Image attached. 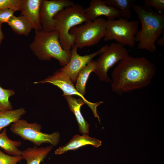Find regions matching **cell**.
<instances>
[{"mask_svg": "<svg viewBox=\"0 0 164 164\" xmlns=\"http://www.w3.org/2000/svg\"><path fill=\"white\" fill-rule=\"evenodd\" d=\"M156 67L147 58L130 56L121 60L111 74V88L118 95L141 89L151 83Z\"/></svg>", "mask_w": 164, "mask_h": 164, "instance_id": "1", "label": "cell"}, {"mask_svg": "<svg viewBox=\"0 0 164 164\" xmlns=\"http://www.w3.org/2000/svg\"><path fill=\"white\" fill-rule=\"evenodd\" d=\"M133 7L142 24L135 36L138 48L154 53L156 50L155 42L164 30V13L145 6L135 4Z\"/></svg>", "mask_w": 164, "mask_h": 164, "instance_id": "2", "label": "cell"}, {"mask_svg": "<svg viewBox=\"0 0 164 164\" xmlns=\"http://www.w3.org/2000/svg\"><path fill=\"white\" fill-rule=\"evenodd\" d=\"M29 46L39 60L50 61L53 58L58 60L63 67L68 63L71 56V50L66 51L62 47L59 33L56 31L35 30L34 40Z\"/></svg>", "mask_w": 164, "mask_h": 164, "instance_id": "3", "label": "cell"}, {"mask_svg": "<svg viewBox=\"0 0 164 164\" xmlns=\"http://www.w3.org/2000/svg\"><path fill=\"white\" fill-rule=\"evenodd\" d=\"M54 20V31L59 33L61 45L63 50L70 51L74 44V38L69 33L70 30L89 20L82 6L74 4L59 12Z\"/></svg>", "mask_w": 164, "mask_h": 164, "instance_id": "4", "label": "cell"}, {"mask_svg": "<svg viewBox=\"0 0 164 164\" xmlns=\"http://www.w3.org/2000/svg\"><path fill=\"white\" fill-rule=\"evenodd\" d=\"M42 126L36 122L29 123L23 119H20L11 124V131L22 139L29 141L35 146L39 147L43 143L56 146L60 142V134L58 132L51 134L41 132Z\"/></svg>", "mask_w": 164, "mask_h": 164, "instance_id": "5", "label": "cell"}, {"mask_svg": "<svg viewBox=\"0 0 164 164\" xmlns=\"http://www.w3.org/2000/svg\"><path fill=\"white\" fill-rule=\"evenodd\" d=\"M106 22L105 19L98 18L73 27L69 33L74 38V45L82 48L98 43L105 36Z\"/></svg>", "mask_w": 164, "mask_h": 164, "instance_id": "6", "label": "cell"}, {"mask_svg": "<svg viewBox=\"0 0 164 164\" xmlns=\"http://www.w3.org/2000/svg\"><path fill=\"white\" fill-rule=\"evenodd\" d=\"M139 21L120 17L118 19L107 20L104 40H114L123 46H133L136 42L135 36L138 31Z\"/></svg>", "mask_w": 164, "mask_h": 164, "instance_id": "7", "label": "cell"}, {"mask_svg": "<svg viewBox=\"0 0 164 164\" xmlns=\"http://www.w3.org/2000/svg\"><path fill=\"white\" fill-rule=\"evenodd\" d=\"M124 46L118 43H112L99 54L96 62L94 72L99 80L106 83L111 82L108 75V70L115 64L129 56Z\"/></svg>", "mask_w": 164, "mask_h": 164, "instance_id": "8", "label": "cell"}, {"mask_svg": "<svg viewBox=\"0 0 164 164\" xmlns=\"http://www.w3.org/2000/svg\"><path fill=\"white\" fill-rule=\"evenodd\" d=\"M45 83H50L58 87L63 91V96L75 95L79 97L91 108L94 117H97L100 122L99 117L97 113V107L104 102L100 101L92 103L87 101L77 90L70 79L63 72L59 70L52 76H49L43 80L34 83L35 84Z\"/></svg>", "mask_w": 164, "mask_h": 164, "instance_id": "9", "label": "cell"}, {"mask_svg": "<svg viewBox=\"0 0 164 164\" xmlns=\"http://www.w3.org/2000/svg\"><path fill=\"white\" fill-rule=\"evenodd\" d=\"M74 4L69 0H42L40 15L42 30L46 32L54 31L56 15L64 9Z\"/></svg>", "mask_w": 164, "mask_h": 164, "instance_id": "10", "label": "cell"}, {"mask_svg": "<svg viewBox=\"0 0 164 164\" xmlns=\"http://www.w3.org/2000/svg\"><path fill=\"white\" fill-rule=\"evenodd\" d=\"M108 45L103 46L97 51L91 54L81 56L77 53L78 48L74 45L71 50V54L69 62L59 70L67 76L73 83H75L80 70L94 57L105 50Z\"/></svg>", "mask_w": 164, "mask_h": 164, "instance_id": "11", "label": "cell"}, {"mask_svg": "<svg viewBox=\"0 0 164 164\" xmlns=\"http://www.w3.org/2000/svg\"><path fill=\"white\" fill-rule=\"evenodd\" d=\"M84 10L88 19L91 20L101 16H105L108 20H114L121 17L119 10L107 5L104 1L102 0H91L89 6Z\"/></svg>", "mask_w": 164, "mask_h": 164, "instance_id": "12", "label": "cell"}, {"mask_svg": "<svg viewBox=\"0 0 164 164\" xmlns=\"http://www.w3.org/2000/svg\"><path fill=\"white\" fill-rule=\"evenodd\" d=\"M42 0H23L21 15L24 16L36 31H41L40 8Z\"/></svg>", "mask_w": 164, "mask_h": 164, "instance_id": "13", "label": "cell"}, {"mask_svg": "<svg viewBox=\"0 0 164 164\" xmlns=\"http://www.w3.org/2000/svg\"><path fill=\"white\" fill-rule=\"evenodd\" d=\"M101 142L95 138L90 137L88 135H76L67 143L63 146L59 147L56 150V155H61L70 150H75L78 148L87 145L98 147L101 145Z\"/></svg>", "mask_w": 164, "mask_h": 164, "instance_id": "14", "label": "cell"}, {"mask_svg": "<svg viewBox=\"0 0 164 164\" xmlns=\"http://www.w3.org/2000/svg\"><path fill=\"white\" fill-rule=\"evenodd\" d=\"M68 104L70 110L73 112L77 122L79 132L83 134L88 135L89 124L84 119L80 111L81 106L85 104L80 98L76 99L71 95L64 96Z\"/></svg>", "mask_w": 164, "mask_h": 164, "instance_id": "15", "label": "cell"}, {"mask_svg": "<svg viewBox=\"0 0 164 164\" xmlns=\"http://www.w3.org/2000/svg\"><path fill=\"white\" fill-rule=\"evenodd\" d=\"M53 148L51 145L46 147H39L34 146L29 147L22 151V159L26 161V164H40L43 162L48 154Z\"/></svg>", "mask_w": 164, "mask_h": 164, "instance_id": "16", "label": "cell"}, {"mask_svg": "<svg viewBox=\"0 0 164 164\" xmlns=\"http://www.w3.org/2000/svg\"><path fill=\"white\" fill-rule=\"evenodd\" d=\"M7 128H5L0 133V147L8 154L14 156H21L22 151L19 149L22 145L19 140L10 139L7 134Z\"/></svg>", "mask_w": 164, "mask_h": 164, "instance_id": "17", "label": "cell"}, {"mask_svg": "<svg viewBox=\"0 0 164 164\" xmlns=\"http://www.w3.org/2000/svg\"><path fill=\"white\" fill-rule=\"evenodd\" d=\"M12 30L19 35L28 36L32 27L27 19L23 15H13L7 23Z\"/></svg>", "mask_w": 164, "mask_h": 164, "instance_id": "18", "label": "cell"}, {"mask_svg": "<svg viewBox=\"0 0 164 164\" xmlns=\"http://www.w3.org/2000/svg\"><path fill=\"white\" fill-rule=\"evenodd\" d=\"M96 62L93 60L90 62L80 72L77 77L75 88L82 96L86 93V85L91 73L94 72Z\"/></svg>", "mask_w": 164, "mask_h": 164, "instance_id": "19", "label": "cell"}, {"mask_svg": "<svg viewBox=\"0 0 164 164\" xmlns=\"http://www.w3.org/2000/svg\"><path fill=\"white\" fill-rule=\"evenodd\" d=\"M26 112L23 108L0 111V132L6 126L20 119Z\"/></svg>", "mask_w": 164, "mask_h": 164, "instance_id": "20", "label": "cell"}, {"mask_svg": "<svg viewBox=\"0 0 164 164\" xmlns=\"http://www.w3.org/2000/svg\"><path fill=\"white\" fill-rule=\"evenodd\" d=\"M105 4L119 10L121 14V17L128 19L132 16L131 8L134 5L135 0H106Z\"/></svg>", "mask_w": 164, "mask_h": 164, "instance_id": "21", "label": "cell"}, {"mask_svg": "<svg viewBox=\"0 0 164 164\" xmlns=\"http://www.w3.org/2000/svg\"><path fill=\"white\" fill-rule=\"evenodd\" d=\"M14 93V91L12 90L3 88L0 84V111L12 110L13 107L9 101V98Z\"/></svg>", "mask_w": 164, "mask_h": 164, "instance_id": "22", "label": "cell"}, {"mask_svg": "<svg viewBox=\"0 0 164 164\" xmlns=\"http://www.w3.org/2000/svg\"><path fill=\"white\" fill-rule=\"evenodd\" d=\"M23 2V0H0V9L8 8L20 11Z\"/></svg>", "mask_w": 164, "mask_h": 164, "instance_id": "23", "label": "cell"}, {"mask_svg": "<svg viewBox=\"0 0 164 164\" xmlns=\"http://www.w3.org/2000/svg\"><path fill=\"white\" fill-rule=\"evenodd\" d=\"M22 159L21 156H14L6 154L0 150V164H17Z\"/></svg>", "mask_w": 164, "mask_h": 164, "instance_id": "24", "label": "cell"}, {"mask_svg": "<svg viewBox=\"0 0 164 164\" xmlns=\"http://www.w3.org/2000/svg\"><path fill=\"white\" fill-rule=\"evenodd\" d=\"M144 3L145 6L153 7L156 11L163 12L164 11V0H145Z\"/></svg>", "mask_w": 164, "mask_h": 164, "instance_id": "25", "label": "cell"}, {"mask_svg": "<svg viewBox=\"0 0 164 164\" xmlns=\"http://www.w3.org/2000/svg\"><path fill=\"white\" fill-rule=\"evenodd\" d=\"M15 12L11 9L6 8L0 9V23H8Z\"/></svg>", "mask_w": 164, "mask_h": 164, "instance_id": "26", "label": "cell"}, {"mask_svg": "<svg viewBox=\"0 0 164 164\" xmlns=\"http://www.w3.org/2000/svg\"><path fill=\"white\" fill-rule=\"evenodd\" d=\"M157 44L160 46H164V32L163 35L160 38H159L156 41Z\"/></svg>", "mask_w": 164, "mask_h": 164, "instance_id": "27", "label": "cell"}, {"mask_svg": "<svg viewBox=\"0 0 164 164\" xmlns=\"http://www.w3.org/2000/svg\"><path fill=\"white\" fill-rule=\"evenodd\" d=\"M2 24L0 23V45L4 38V36L2 30Z\"/></svg>", "mask_w": 164, "mask_h": 164, "instance_id": "28", "label": "cell"}]
</instances>
